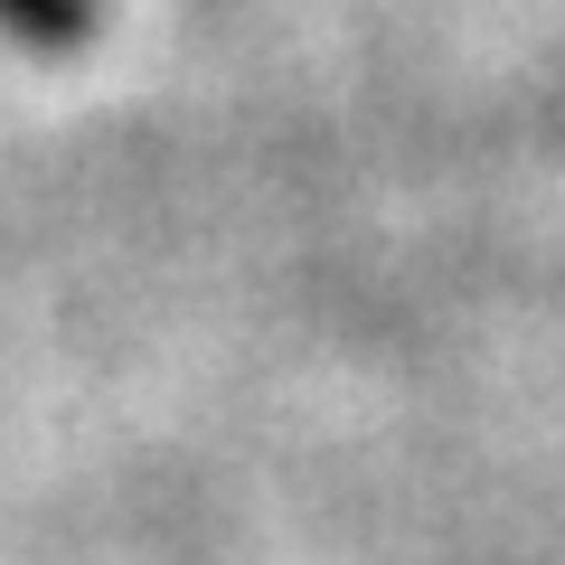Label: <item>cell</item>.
<instances>
[{"mask_svg":"<svg viewBox=\"0 0 565 565\" xmlns=\"http://www.w3.org/2000/svg\"><path fill=\"white\" fill-rule=\"evenodd\" d=\"M95 0H0V29L20 47H39V57H76L85 39H95Z\"/></svg>","mask_w":565,"mask_h":565,"instance_id":"1","label":"cell"}]
</instances>
